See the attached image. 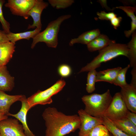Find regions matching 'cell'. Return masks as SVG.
<instances>
[{
  "label": "cell",
  "mask_w": 136,
  "mask_h": 136,
  "mask_svg": "<svg viewBox=\"0 0 136 136\" xmlns=\"http://www.w3.org/2000/svg\"><path fill=\"white\" fill-rule=\"evenodd\" d=\"M42 116L46 127L45 136H64L79 129L81 125L78 115H67L55 107L46 108Z\"/></svg>",
  "instance_id": "1"
},
{
  "label": "cell",
  "mask_w": 136,
  "mask_h": 136,
  "mask_svg": "<svg viewBox=\"0 0 136 136\" xmlns=\"http://www.w3.org/2000/svg\"><path fill=\"white\" fill-rule=\"evenodd\" d=\"M110 90L102 94L94 93L82 97L84 111L93 116L103 118L112 99Z\"/></svg>",
  "instance_id": "2"
},
{
  "label": "cell",
  "mask_w": 136,
  "mask_h": 136,
  "mask_svg": "<svg viewBox=\"0 0 136 136\" xmlns=\"http://www.w3.org/2000/svg\"><path fill=\"white\" fill-rule=\"evenodd\" d=\"M128 49L126 44L116 43L109 45L99 51L98 55L89 63L81 68L79 73L89 72L99 67L101 64L120 56L128 58Z\"/></svg>",
  "instance_id": "3"
},
{
  "label": "cell",
  "mask_w": 136,
  "mask_h": 136,
  "mask_svg": "<svg viewBox=\"0 0 136 136\" xmlns=\"http://www.w3.org/2000/svg\"><path fill=\"white\" fill-rule=\"evenodd\" d=\"M71 17L70 14L62 15L50 22L44 30L39 32L32 39L31 48H33L37 44L40 42L45 43L48 47L56 48L60 25L63 21Z\"/></svg>",
  "instance_id": "4"
},
{
  "label": "cell",
  "mask_w": 136,
  "mask_h": 136,
  "mask_svg": "<svg viewBox=\"0 0 136 136\" xmlns=\"http://www.w3.org/2000/svg\"><path fill=\"white\" fill-rule=\"evenodd\" d=\"M65 84V81L61 78L47 89L43 91L38 90L27 98L30 109L37 105H45L52 103V97L61 91Z\"/></svg>",
  "instance_id": "5"
},
{
  "label": "cell",
  "mask_w": 136,
  "mask_h": 136,
  "mask_svg": "<svg viewBox=\"0 0 136 136\" xmlns=\"http://www.w3.org/2000/svg\"><path fill=\"white\" fill-rule=\"evenodd\" d=\"M129 110L120 92L115 94L104 115L111 120H117L125 117Z\"/></svg>",
  "instance_id": "6"
},
{
  "label": "cell",
  "mask_w": 136,
  "mask_h": 136,
  "mask_svg": "<svg viewBox=\"0 0 136 136\" xmlns=\"http://www.w3.org/2000/svg\"><path fill=\"white\" fill-rule=\"evenodd\" d=\"M0 136H27L17 119L8 118L0 121Z\"/></svg>",
  "instance_id": "7"
},
{
  "label": "cell",
  "mask_w": 136,
  "mask_h": 136,
  "mask_svg": "<svg viewBox=\"0 0 136 136\" xmlns=\"http://www.w3.org/2000/svg\"><path fill=\"white\" fill-rule=\"evenodd\" d=\"M81 121L78 136H85L96 126L103 124V118L91 116L87 113L82 109L78 111Z\"/></svg>",
  "instance_id": "8"
},
{
  "label": "cell",
  "mask_w": 136,
  "mask_h": 136,
  "mask_svg": "<svg viewBox=\"0 0 136 136\" xmlns=\"http://www.w3.org/2000/svg\"><path fill=\"white\" fill-rule=\"evenodd\" d=\"M36 1V0H8L4 5L10 9L13 14L22 16L27 19L29 17L27 13Z\"/></svg>",
  "instance_id": "9"
},
{
  "label": "cell",
  "mask_w": 136,
  "mask_h": 136,
  "mask_svg": "<svg viewBox=\"0 0 136 136\" xmlns=\"http://www.w3.org/2000/svg\"><path fill=\"white\" fill-rule=\"evenodd\" d=\"M48 3L43 0H36L32 7L27 13L28 15L32 18L33 22L31 25L29 24L27 29L35 28L41 29L42 25L41 21V16L43 10L46 8Z\"/></svg>",
  "instance_id": "10"
},
{
  "label": "cell",
  "mask_w": 136,
  "mask_h": 136,
  "mask_svg": "<svg viewBox=\"0 0 136 136\" xmlns=\"http://www.w3.org/2000/svg\"><path fill=\"white\" fill-rule=\"evenodd\" d=\"M20 101L21 103V106L19 111L15 114L9 113L8 116L15 117L21 123L24 132L27 136H36L30 129L27 124L26 115L30 109L27 101V98L25 95H22Z\"/></svg>",
  "instance_id": "11"
},
{
  "label": "cell",
  "mask_w": 136,
  "mask_h": 136,
  "mask_svg": "<svg viewBox=\"0 0 136 136\" xmlns=\"http://www.w3.org/2000/svg\"><path fill=\"white\" fill-rule=\"evenodd\" d=\"M120 93L128 110L136 113V87L128 84L121 88Z\"/></svg>",
  "instance_id": "12"
},
{
  "label": "cell",
  "mask_w": 136,
  "mask_h": 136,
  "mask_svg": "<svg viewBox=\"0 0 136 136\" xmlns=\"http://www.w3.org/2000/svg\"><path fill=\"white\" fill-rule=\"evenodd\" d=\"M22 95H9L0 90V110L8 116L11 106L17 101H20Z\"/></svg>",
  "instance_id": "13"
},
{
  "label": "cell",
  "mask_w": 136,
  "mask_h": 136,
  "mask_svg": "<svg viewBox=\"0 0 136 136\" xmlns=\"http://www.w3.org/2000/svg\"><path fill=\"white\" fill-rule=\"evenodd\" d=\"M14 78L9 74L6 65H0V90L11 91L14 87Z\"/></svg>",
  "instance_id": "14"
},
{
  "label": "cell",
  "mask_w": 136,
  "mask_h": 136,
  "mask_svg": "<svg viewBox=\"0 0 136 136\" xmlns=\"http://www.w3.org/2000/svg\"><path fill=\"white\" fill-rule=\"evenodd\" d=\"M15 43L9 41L0 44V65H6L12 58Z\"/></svg>",
  "instance_id": "15"
},
{
  "label": "cell",
  "mask_w": 136,
  "mask_h": 136,
  "mask_svg": "<svg viewBox=\"0 0 136 136\" xmlns=\"http://www.w3.org/2000/svg\"><path fill=\"white\" fill-rule=\"evenodd\" d=\"M115 42V41L110 40L106 35L100 34L87 44V47L90 52L99 51Z\"/></svg>",
  "instance_id": "16"
},
{
  "label": "cell",
  "mask_w": 136,
  "mask_h": 136,
  "mask_svg": "<svg viewBox=\"0 0 136 136\" xmlns=\"http://www.w3.org/2000/svg\"><path fill=\"white\" fill-rule=\"evenodd\" d=\"M100 34L98 29L87 31L82 33L77 38L71 39L69 45L72 46L76 43H81L87 45Z\"/></svg>",
  "instance_id": "17"
},
{
  "label": "cell",
  "mask_w": 136,
  "mask_h": 136,
  "mask_svg": "<svg viewBox=\"0 0 136 136\" xmlns=\"http://www.w3.org/2000/svg\"><path fill=\"white\" fill-rule=\"evenodd\" d=\"M122 69L120 67H118L97 72L96 82L104 81L113 84L119 72Z\"/></svg>",
  "instance_id": "18"
},
{
  "label": "cell",
  "mask_w": 136,
  "mask_h": 136,
  "mask_svg": "<svg viewBox=\"0 0 136 136\" xmlns=\"http://www.w3.org/2000/svg\"><path fill=\"white\" fill-rule=\"evenodd\" d=\"M118 128L130 136H136V125L125 117L111 120Z\"/></svg>",
  "instance_id": "19"
},
{
  "label": "cell",
  "mask_w": 136,
  "mask_h": 136,
  "mask_svg": "<svg viewBox=\"0 0 136 136\" xmlns=\"http://www.w3.org/2000/svg\"><path fill=\"white\" fill-rule=\"evenodd\" d=\"M41 29L36 28L33 30L29 31L19 33H13L11 32L7 34L9 41L13 43L22 39L29 40L33 38L37 34L41 31Z\"/></svg>",
  "instance_id": "20"
},
{
  "label": "cell",
  "mask_w": 136,
  "mask_h": 136,
  "mask_svg": "<svg viewBox=\"0 0 136 136\" xmlns=\"http://www.w3.org/2000/svg\"><path fill=\"white\" fill-rule=\"evenodd\" d=\"M116 8L123 10L131 20L130 29L125 31L124 32L126 37L127 38L129 37L136 29V17L134 14L136 7L130 6H119L116 7Z\"/></svg>",
  "instance_id": "21"
},
{
  "label": "cell",
  "mask_w": 136,
  "mask_h": 136,
  "mask_svg": "<svg viewBox=\"0 0 136 136\" xmlns=\"http://www.w3.org/2000/svg\"><path fill=\"white\" fill-rule=\"evenodd\" d=\"M132 34V38L127 45L128 49V58L130 61V66H136V30Z\"/></svg>",
  "instance_id": "22"
},
{
  "label": "cell",
  "mask_w": 136,
  "mask_h": 136,
  "mask_svg": "<svg viewBox=\"0 0 136 136\" xmlns=\"http://www.w3.org/2000/svg\"><path fill=\"white\" fill-rule=\"evenodd\" d=\"M103 124L107 128L112 136H130L118 128L112 120L104 116Z\"/></svg>",
  "instance_id": "23"
},
{
  "label": "cell",
  "mask_w": 136,
  "mask_h": 136,
  "mask_svg": "<svg viewBox=\"0 0 136 136\" xmlns=\"http://www.w3.org/2000/svg\"><path fill=\"white\" fill-rule=\"evenodd\" d=\"M130 66L129 64L123 69H122L119 72L114 80L113 84L120 86L121 88L126 85L128 84L126 80V75Z\"/></svg>",
  "instance_id": "24"
},
{
  "label": "cell",
  "mask_w": 136,
  "mask_h": 136,
  "mask_svg": "<svg viewBox=\"0 0 136 136\" xmlns=\"http://www.w3.org/2000/svg\"><path fill=\"white\" fill-rule=\"evenodd\" d=\"M96 73V70H94L89 71L88 74L86 90L89 93H92L95 89V84Z\"/></svg>",
  "instance_id": "25"
},
{
  "label": "cell",
  "mask_w": 136,
  "mask_h": 136,
  "mask_svg": "<svg viewBox=\"0 0 136 136\" xmlns=\"http://www.w3.org/2000/svg\"><path fill=\"white\" fill-rule=\"evenodd\" d=\"M110 133L103 124L97 125L85 136H110Z\"/></svg>",
  "instance_id": "26"
},
{
  "label": "cell",
  "mask_w": 136,
  "mask_h": 136,
  "mask_svg": "<svg viewBox=\"0 0 136 136\" xmlns=\"http://www.w3.org/2000/svg\"><path fill=\"white\" fill-rule=\"evenodd\" d=\"M48 2L53 7L58 9L66 8L74 3V0H49Z\"/></svg>",
  "instance_id": "27"
},
{
  "label": "cell",
  "mask_w": 136,
  "mask_h": 136,
  "mask_svg": "<svg viewBox=\"0 0 136 136\" xmlns=\"http://www.w3.org/2000/svg\"><path fill=\"white\" fill-rule=\"evenodd\" d=\"M5 2V0H0V22L3 30L8 34L11 32L10 24L4 18L2 10V7Z\"/></svg>",
  "instance_id": "28"
},
{
  "label": "cell",
  "mask_w": 136,
  "mask_h": 136,
  "mask_svg": "<svg viewBox=\"0 0 136 136\" xmlns=\"http://www.w3.org/2000/svg\"><path fill=\"white\" fill-rule=\"evenodd\" d=\"M58 72L59 74L62 78H66L70 75L72 73V69L69 65L63 64L58 67Z\"/></svg>",
  "instance_id": "29"
},
{
  "label": "cell",
  "mask_w": 136,
  "mask_h": 136,
  "mask_svg": "<svg viewBox=\"0 0 136 136\" xmlns=\"http://www.w3.org/2000/svg\"><path fill=\"white\" fill-rule=\"evenodd\" d=\"M98 18L101 20H110L114 17L117 16V15L113 12L106 13L104 11H101L100 12L97 13Z\"/></svg>",
  "instance_id": "30"
},
{
  "label": "cell",
  "mask_w": 136,
  "mask_h": 136,
  "mask_svg": "<svg viewBox=\"0 0 136 136\" xmlns=\"http://www.w3.org/2000/svg\"><path fill=\"white\" fill-rule=\"evenodd\" d=\"M122 18L121 17H115L112 19L110 20L111 25L115 29L120 25V23L121 21Z\"/></svg>",
  "instance_id": "31"
},
{
  "label": "cell",
  "mask_w": 136,
  "mask_h": 136,
  "mask_svg": "<svg viewBox=\"0 0 136 136\" xmlns=\"http://www.w3.org/2000/svg\"><path fill=\"white\" fill-rule=\"evenodd\" d=\"M125 117L136 125V113L131 112L129 110L126 114Z\"/></svg>",
  "instance_id": "32"
},
{
  "label": "cell",
  "mask_w": 136,
  "mask_h": 136,
  "mask_svg": "<svg viewBox=\"0 0 136 136\" xmlns=\"http://www.w3.org/2000/svg\"><path fill=\"white\" fill-rule=\"evenodd\" d=\"M132 79L131 83L129 84L131 85L136 87V66L132 67L131 71Z\"/></svg>",
  "instance_id": "33"
},
{
  "label": "cell",
  "mask_w": 136,
  "mask_h": 136,
  "mask_svg": "<svg viewBox=\"0 0 136 136\" xmlns=\"http://www.w3.org/2000/svg\"><path fill=\"white\" fill-rule=\"evenodd\" d=\"M7 34L4 30L0 29V44L9 41L7 38Z\"/></svg>",
  "instance_id": "34"
},
{
  "label": "cell",
  "mask_w": 136,
  "mask_h": 136,
  "mask_svg": "<svg viewBox=\"0 0 136 136\" xmlns=\"http://www.w3.org/2000/svg\"><path fill=\"white\" fill-rule=\"evenodd\" d=\"M98 2L101 4L103 7L105 8L107 10H109V11L111 10L107 6V5L106 1L99 0Z\"/></svg>",
  "instance_id": "35"
},
{
  "label": "cell",
  "mask_w": 136,
  "mask_h": 136,
  "mask_svg": "<svg viewBox=\"0 0 136 136\" xmlns=\"http://www.w3.org/2000/svg\"><path fill=\"white\" fill-rule=\"evenodd\" d=\"M8 118V116L5 114L0 110V121Z\"/></svg>",
  "instance_id": "36"
},
{
  "label": "cell",
  "mask_w": 136,
  "mask_h": 136,
  "mask_svg": "<svg viewBox=\"0 0 136 136\" xmlns=\"http://www.w3.org/2000/svg\"><path fill=\"white\" fill-rule=\"evenodd\" d=\"M110 136H112L111 134L110 133Z\"/></svg>",
  "instance_id": "37"
}]
</instances>
